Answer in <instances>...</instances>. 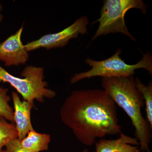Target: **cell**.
I'll list each match as a JSON object with an SVG mask.
<instances>
[{"mask_svg": "<svg viewBox=\"0 0 152 152\" xmlns=\"http://www.w3.org/2000/svg\"><path fill=\"white\" fill-rule=\"evenodd\" d=\"M63 123L86 146L96 139L121 133L116 105L103 89L75 90L61 107Z\"/></svg>", "mask_w": 152, "mask_h": 152, "instance_id": "6da1fadb", "label": "cell"}, {"mask_svg": "<svg viewBox=\"0 0 152 152\" xmlns=\"http://www.w3.org/2000/svg\"><path fill=\"white\" fill-rule=\"evenodd\" d=\"M102 86L115 104L121 108L130 119L141 150L151 152L149 145L152 128L142 114L144 100L136 88L134 78L133 76L102 77Z\"/></svg>", "mask_w": 152, "mask_h": 152, "instance_id": "7a4b0ae2", "label": "cell"}, {"mask_svg": "<svg viewBox=\"0 0 152 152\" xmlns=\"http://www.w3.org/2000/svg\"><path fill=\"white\" fill-rule=\"evenodd\" d=\"M121 49H118L113 56L102 61H96L91 58L85 60L86 64L91 66L87 72L76 73L71 79L72 84L82 80L96 77H121L133 76L136 70L143 69L152 74V56L149 52L143 55L141 60L134 64H129L120 56Z\"/></svg>", "mask_w": 152, "mask_h": 152, "instance_id": "3957f363", "label": "cell"}, {"mask_svg": "<svg viewBox=\"0 0 152 152\" xmlns=\"http://www.w3.org/2000/svg\"><path fill=\"white\" fill-rule=\"evenodd\" d=\"M21 76L23 78L11 75L0 66V83H8L21 95L24 100L33 105L34 106V100L42 103L45 98L52 99L56 96V92L48 89V83L43 80V68L28 66L22 72Z\"/></svg>", "mask_w": 152, "mask_h": 152, "instance_id": "277c9868", "label": "cell"}, {"mask_svg": "<svg viewBox=\"0 0 152 152\" xmlns=\"http://www.w3.org/2000/svg\"><path fill=\"white\" fill-rule=\"evenodd\" d=\"M132 9H139L143 14L147 13V6L142 0H105L101 9L100 17L96 21L99 26L92 40L110 34L121 33L135 41L125 23L127 12Z\"/></svg>", "mask_w": 152, "mask_h": 152, "instance_id": "5b68a950", "label": "cell"}, {"mask_svg": "<svg viewBox=\"0 0 152 152\" xmlns=\"http://www.w3.org/2000/svg\"><path fill=\"white\" fill-rule=\"evenodd\" d=\"M88 19L82 16L73 23L62 31L55 34L45 35L36 40L29 42L25 45L28 52L40 48L47 50L65 46L71 39L76 38L80 34H85L88 31Z\"/></svg>", "mask_w": 152, "mask_h": 152, "instance_id": "8992f818", "label": "cell"}, {"mask_svg": "<svg viewBox=\"0 0 152 152\" xmlns=\"http://www.w3.org/2000/svg\"><path fill=\"white\" fill-rule=\"evenodd\" d=\"M23 29V26L0 43V61L6 66L25 64L29 59L28 52L21 41Z\"/></svg>", "mask_w": 152, "mask_h": 152, "instance_id": "52a82bcc", "label": "cell"}, {"mask_svg": "<svg viewBox=\"0 0 152 152\" xmlns=\"http://www.w3.org/2000/svg\"><path fill=\"white\" fill-rule=\"evenodd\" d=\"M12 99L14 109V122L18 133V138L21 141L26 137L29 132L34 130L31 121V111L35 107L26 101H21L19 95L12 92Z\"/></svg>", "mask_w": 152, "mask_h": 152, "instance_id": "ba28073f", "label": "cell"}, {"mask_svg": "<svg viewBox=\"0 0 152 152\" xmlns=\"http://www.w3.org/2000/svg\"><path fill=\"white\" fill-rule=\"evenodd\" d=\"M96 152H140L137 145H140L137 139L122 133L115 140H100L95 143Z\"/></svg>", "mask_w": 152, "mask_h": 152, "instance_id": "9c48e42d", "label": "cell"}, {"mask_svg": "<svg viewBox=\"0 0 152 152\" xmlns=\"http://www.w3.org/2000/svg\"><path fill=\"white\" fill-rule=\"evenodd\" d=\"M51 140L48 134L37 132L34 130L31 131L24 139L21 141L22 146L31 152H39L47 151Z\"/></svg>", "mask_w": 152, "mask_h": 152, "instance_id": "30bf717a", "label": "cell"}, {"mask_svg": "<svg viewBox=\"0 0 152 152\" xmlns=\"http://www.w3.org/2000/svg\"><path fill=\"white\" fill-rule=\"evenodd\" d=\"M135 85L137 90L141 94L145 105L146 119L152 128V83L148 85L144 84L138 78L134 79Z\"/></svg>", "mask_w": 152, "mask_h": 152, "instance_id": "8fae6325", "label": "cell"}, {"mask_svg": "<svg viewBox=\"0 0 152 152\" xmlns=\"http://www.w3.org/2000/svg\"><path fill=\"white\" fill-rule=\"evenodd\" d=\"M16 138H18V133L15 125L9 123L4 118H0V152H4L3 148Z\"/></svg>", "mask_w": 152, "mask_h": 152, "instance_id": "7c38bea8", "label": "cell"}, {"mask_svg": "<svg viewBox=\"0 0 152 152\" xmlns=\"http://www.w3.org/2000/svg\"><path fill=\"white\" fill-rule=\"evenodd\" d=\"M8 91V88L0 86V118H4L14 124V111L9 104L11 97L7 94Z\"/></svg>", "mask_w": 152, "mask_h": 152, "instance_id": "4fadbf2b", "label": "cell"}, {"mask_svg": "<svg viewBox=\"0 0 152 152\" xmlns=\"http://www.w3.org/2000/svg\"><path fill=\"white\" fill-rule=\"evenodd\" d=\"M4 152H31L22 146L21 141L18 138L14 139L9 142L5 146Z\"/></svg>", "mask_w": 152, "mask_h": 152, "instance_id": "5bb4252c", "label": "cell"}, {"mask_svg": "<svg viewBox=\"0 0 152 152\" xmlns=\"http://www.w3.org/2000/svg\"><path fill=\"white\" fill-rule=\"evenodd\" d=\"M3 19V16L2 15L0 14V23H1V22L2 21Z\"/></svg>", "mask_w": 152, "mask_h": 152, "instance_id": "9a60e30c", "label": "cell"}, {"mask_svg": "<svg viewBox=\"0 0 152 152\" xmlns=\"http://www.w3.org/2000/svg\"><path fill=\"white\" fill-rule=\"evenodd\" d=\"M2 5L1 4H0V12L2 11Z\"/></svg>", "mask_w": 152, "mask_h": 152, "instance_id": "2e32d148", "label": "cell"}, {"mask_svg": "<svg viewBox=\"0 0 152 152\" xmlns=\"http://www.w3.org/2000/svg\"><path fill=\"white\" fill-rule=\"evenodd\" d=\"M82 152H88V150L87 149H86L85 150H84Z\"/></svg>", "mask_w": 152, "mask_h": 152, "instance_id": "e0dca14e", "label": "cell"}]
</instances>
